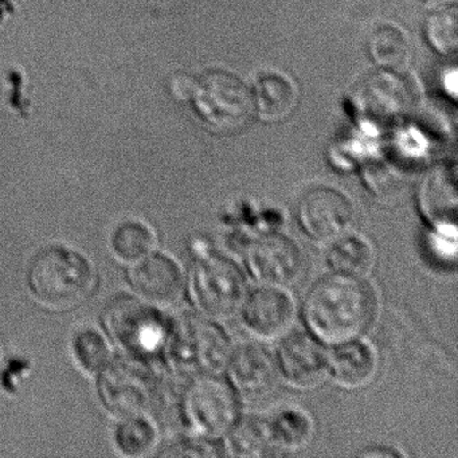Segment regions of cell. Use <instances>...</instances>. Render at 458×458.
Masks as SVG:
<instances>
[{"instance_id":"obj_1","label":"cell","mask_w":458,"mask_h":458,"mask_svg":"<svg viewBox=\"0 0 458 458\" xmlns=\"http://www.w3.org/2000/svg\"><path fill=\"white\" fill-rule=\"evenodd\" d=\"M377 313V296L367 280L331 275L316 281L301 304V320L327 347L361 337Z\"/></svg>"},{"instance_id":"obj_2","label":"cell","mask_w":458,"mask_h":458,"mask_svg":"<svg viewBox=\"0 0 458 458\" xmlns=\"http://www.w3.org/2000/svg\"><path fill=\"white\" fill-rule=\"evenodd\" d=\"M191 251L184 291L195 312L221 323L237 316L249 291L245 269L202 238Z\"/></svg>"},{"instance_id":"obj_3","label":"cell","mask_w":458,"mask_h":458,"mask_svg":"<svg viewBox=\"0 0 458 458\" xmlns=\"http://www.w3.org/2000/svg\"><path fill=\"white\" fill-rule=\"evenodd\" d=\"M233 347L221 321L197 313L173 320L163 356L171 371L194 379L202 375H224Z\"/></svg>"},{"instance_id":"obj_4","label":"cell","mask_w":458,"mask_h":458,"mask_svg":"<svg viewBox=\"0 0 458 458\" xmlns=\"http://www.w3.org/2000/svg\"><path fill=\"white\" fill-rule=\"evenodd\" d=\"M26 284L37 301L55 310H68L84 301L95 285L87 257L68 246L50 245L29 264Z\"/></svg>"},{"instance_id":"obj_5","label":"cell","mask_w":458,"mask_h":458,"mask_svg":"<svg viewBox=\"0 0 458 458\" xmlns=\"http://www.w3.org/2000/svg\"><path fill=\"white\" fill-rule=\"evenodd\" d=\"M179 415L191 436L221 441L242 417L241 399L222 375H202L184 388Z\"/></svg>"},{"instance_id":"obj_6","label":"cell","mask_w":458,"mask_h":458,"mask_svg":"<svg viewBox=\"0 0 458 458\" xmlns=\"http://www.w3.org/2000/svg\"><path fill=\"white\" fill-rule=\"evenodd\" d=\"M106 326L114 342L128 355L149 359L163 355L173 320L157 305L122 296L114 299L106 310Z\"/></svg>"},{"instance_id":"obj_7","label":"cell","mask_w":458,"mask_h":458,"mask_svg":"<svg viewBox=\"0 0 458 458\" xmlns=\"http://www.w3.org/2000/svg\"><path fill=\"white\" fill-rule=\"evenodd\" d=\"M98 393L103 406L119 417L147 414L157 401V374L147 359L128 355L98 372Z\"/></svg>"},{"instance_id":"obj_8","label":"cell","mask_w":458,"mask_h":458,"mask_svg":"<svg viewBox=\"0 0 458 458\" xmlns=\"http://www.w3.org/2000/svg\"><path fill=\"white\" fill-rule=\"evenodd\" d=\"M198 116L216 132L242 130L254 114L253 93L227 72H210L195 84L191 100Z\"/></svg>"},{"instance_id":"obj_9","label":"cell","mask_w":458,"mask_h":458,"mask_svg":"<svg viewBox=\"0 0 458 458\" xmlns=\"http://www.w3.org/2000/svg\"><path fill=\"white\" fill-rule=\"evenodd\" d=\"M245 272L259 285L289 288L304 272V254L299 243L280 230L262 233L246 243Z\"/></svg>"},{"instance_id":"obj_10","label":"cell","mask_w":458,"mask_h":458,"mask_svg":"<svg viewBox=\"0 0 458 458\" xmlns=\"http://www.w3.org/2000/svg\"><path fill=\"white\" fill-rule=\"evenodd\" d=\"M296 221L308 240L316 245H329L350 232L355 208L342 190L316 186L307 190L297 202Z\"/></svg>"},{"instance_id":"obj_11","label":"cell","mask_w":458,"mask_h":458,"mask_svg":"<svg viewBox=\"0 0 458 458\" xmlns=\"http://www.w3.org/2000/svg\"><path fill=\"white\" fill-rule=\"evenodd\" d=\"M224 375L241 401L265 398L280 382L275 351L257 339L233 347Z\"/></svg>"},{"instance_id":"obj_12","label":"cell","mask_w":458,"mask_h":458,"mask_svg":"<svg viewBox=\"0 0 458 458\" xmlns=\"http://www.w3.org/2000/svg\"><path fill=\"white\" fill-rule=\"evenodd\" d=\"M296 313V302L288 288L257 284L256 288L249 289L237 316L254 339L267 342L288 334Z\"/></svg>"},{"instance_id":"obj_13","label":"cell","mask_w":458,"mask_h":458,"mask_svg":"<svg viewBox=\"0 0 458 458\" xmlns=\"http://www.w3.org/2000/svg\"><path fill=\"white\" fill-rule=\"evenodd\" d=\"M278 374L289 387L312 390L328 377V350L308 331H289L275 351Z\"/></svg>"},{"instance_id":"obj_14","label":"cell","mask_w":458,"mask_h":458,"mask_svg":"<svg viewBox=\"0 0 458 458\" xmlns=\"http://www.w3.org/2000/svg\"><path fill=\"white\" fill-rule=\"evenodd\" d=\"M455 165L428 171L418 184L417 208L431 235L457 240V182Z\"/></svg>"},{"instance_id":"obj_15","label":"cell","mask_w":458,"mask_h":458,"mask_svg":"<svg viewBox=\"0 0 458 458\" xmlns=\"http://www.w3.org/2000/svg\"><path fill=\"white\" fill-rule=\"evenodd\" d=\"M410 90L403 80L390 71L369 76L352 96L355 111L372 125H387L401 119L410 108Z\"/></svg>"},{"instance_id":"obj_16","label":"cell","mask_w":458,"mask_h":458,"mask_svg":"<svg viewBox=\"0 0 458 458\" xmlns=\"http://www.w3.org/2000/svg\"><path fill=\"white\" fill-rule=\"evenodd\" d=\"M130 283L144 301L171 305L183 294L186 273L174 257L152 251L135 262Z\"/></svg>"},{"instance_id":"obj_17","label":"cell","mask_w":458,"mask_h":458,"mask_svg":"<svg viewBox=\"0 0 458 458\" xmlns=\"http://www.w3.org/2000/svg\"><path fill=\"white\" fill-rule=\"evenodd\" d=\"M379 355L363 336L332 345L328 350V377L344 390H359L374 382Z\"/></svg>"},{"instance_id":"obj_18","label":"cell","mask_w":458,"mask_h":458,"mask_svg":"<svg viewBox=\"0 0 458 458\" xmlns=\"http://www.w3.org/2000/svg\"><path fill=\"white\" fill-rule=\"evenodd\" d=\"M267 438L276 454L305 449L315 438L316 422L308 410L300 406H283L264 417Z\"/></svg>"},{"instance_id":"obj_19","label":"cell","mask_w":458,"mask_h":458,"mask_svg":"<svg viewBox=\"0 0 458 458\" xmlns=\"http://www.w3.org/2000/svg\"><path fill=\"white\" fill-rule=\"evenodd\" d=\"M326 259L332 273L367 280L374 272L377 253L369 238L358 233L347 232L329 243Z\"/></svg>"},{"instance_id":"obj_20","label":"cell","mask_w":458,"mask_h":458,"mask_svg":"<svg viewBox=\"0 0 458 458\" xmlns=\"http://www.w3.org/2000/svg\"><path fill=\"white\" fill-rule=\"evenodd\" d=\"M254 112L265 122H280L296 108L297 93L291 80L278 73L262 76L253 93Z\"/></svg>"},{"instance_id":"obj_21","label":"cell","mask_w":458,"mask_h":458,"mask_svg":"<svg viewBox=\"0 0 458 458\" xmlns=\"http://www.w3.org/2000/svg\"><path fill=\"white\" fill-rule=\"evenodd\" d=\"M225 453L235 458H259L276 454L267 438L264 417H241L221 439Z\"/></svg>"},{"instance_id":"obj_22","label":"cell","mask_w":458,"mask_h":458,"mask_svg":"<svg viewBox=\"0 0 458 458\" xmlns=\"http://www.w3.org/2000/svg\"><path fill=\"white\" fill-rule=\"evenodd\" d=\"M155 245L157 235L154 230L138 219H125L112 230V251L123 261L135 264L152 253Z\"/></svg>"},{"instance_id":"obj_23","label":"cell","mask_w":458,"mask_h":458,"mask_svg":"<svg viewBox=\"0 0 458 458\" xmlns=\"http://www.w3.org/2000/svg\"><path fill=\"white\" fill-rule=\"evenodd\" d=\"M157 426L147 414L123 418L114 428V445L127 457H139L151 452L157 444Z\"/></svg>"},{"instance_id":"obj_24","label":"cell","mask_w":458,"mask_h":458,"mask_svg":"<svg viewBox=\"0 0 458 458\" xmlns=\"http://www.w3.org/2000/svg\"><path fill=\"white\" fill-rule=\"evenodd\" d=\"M369 55L383 71H401L410 58V47L404 34L395 26L383 25L369 38Z\"/></svg>"},{"instance_id":"obj_25","label":"cell","mask_w":458,"mask_h":458,"mask_svg":"<svg viewBox=\"0 0 458 458\" xmlns=\"http://www.w3.org/2000/svg\"><path fill=\"white\" fill-rule=\"evenodd\" d=\"M425 37L438 55L450 57L458 49V18L455 7L433 13L425 22Z\"/></svg>"},{"instance_id":"obj_26","label":"cell","mask_w":458,"mask_h":458,"mask_svg":"<svg viewBox=\"0 0 458 458\" xmlns=\"http://www.w3.org/2000/svg\"><path fill=\"white\" fill-rule=\"evenodd\" d=\"M72 348L77 363L88 374H98L108 364L111 358L108 343L100 332L93 328H84L77 332Z\"/></svg>"},{"instance_id":"obj_27","label":"cell","mask_w":458,"mask_h":458,"mask_svg":"<svg viewBox=\"0 0 458 458\" xmlns=\"http://www.w3.org/2000/svg\"><path fill=\"white\" fill-rule=\"evenodd\" d=\"M364 182L369 191L377 197H387L396 192L395 189L401 186L402 181L395 171L385 167L383 165H372L364 174Z\"/></svg>"},{"instance_id":"obj_28","label":"cell","mask_w":458,"mask_h":458,"mask_svg":"<svg viewBox=\"0 0 458 458\" xmlns=\"http://www.w3.org/2000/svg\"><path fill=\"white\" fill-rule=\"evenodd\" d=\"M195 84H197V81H195L192 77H190L189 74H175L170 81L171 95H173L176 100L186 103V101L191 100Z\"/></svg>"},{"instance_id":"obj_29","label":"cell","mask_w":458,"mask_h":458,"mask_svg":"<svg viewBox=\"0 0 458 458\" xmlns=\"http://www.w3.org/2000/svg\"><path fill=\"white\" fill-rule=\"evenodd\" d=\"M360 457H403L406 453L403 450L398 449V447L393 446H369L367 447L363 452L359 453Z\"/></svg>"},{"instance_id":"obj_30","label":"cell","mask_w":458,"mask_h":458,"mask_svg":"<svg viewBox=\"0 0 458 458\" xmlns=\"http://www.w3.org/2000/svg\"><path fill=\"white\" fill-rule=\"evenodd\" d=\"M444 87L445 90H447V92H449L453 98H455L452 92V88L455 90V92H457V72H455V69H452V71H449L446 74H445Z\"/></svg>"},{"instance_id":"obj_31","label":"cell","mask_w":458,"mask_h":458,"mask_svg":"<svg viewBox=\"0 0 458 458\" xmlns=\"http://www.w3.org/2000/svg\"><path fill=\"white\" fill-rule=\"evenodd\" d=\"M422 2L428 6H445V4H452L454 0H422Z\"/></svg>"}]
</instances>
